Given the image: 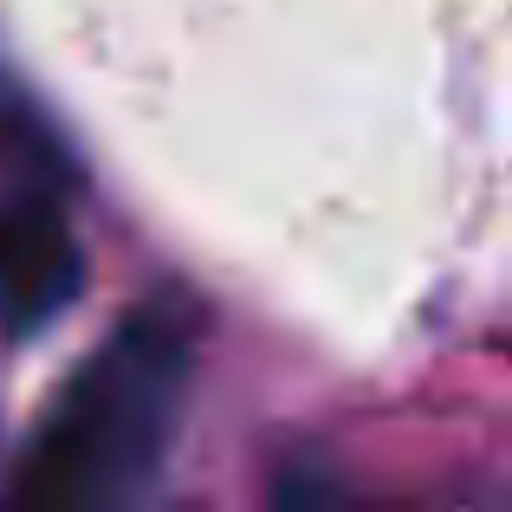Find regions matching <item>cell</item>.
Returning <instances> with one entry per match:
<instances>
[{
	"label": "cell",
	"mask_w": 512,
	"mask_h": 512,
	"mask_svg": "<svg viewBox=\"0 0 512 512\" xmlns=\"http://www.w3.org/2000/svg\"><path fill=\"white\" fill-rule=\"evenodd\" d=\"M195 344L188 325L163 305H143L104 338V350L65 383L59 409L46 415L13 506L33 512H91L124 506L163 474L169 435L182 422Z\"/></svg>",
	"instance_id": "1"
},
{
	"label": "cell",
	"mask_w": 512,
	"mask_h": 512,
	"mask_svg": "<svg viewBox=\"0 0 512 512\" xmlns=\"http://www.w3.org/2000/svg\"><path fill=\"white\" fill-rule=\"evenodd\" d=\"M85 292V253H78L65 208L52 188L26 182L0 195V331L33 338L59 325Z\"/></svg>",
	"instance_id": "2"
}]
</instances>
